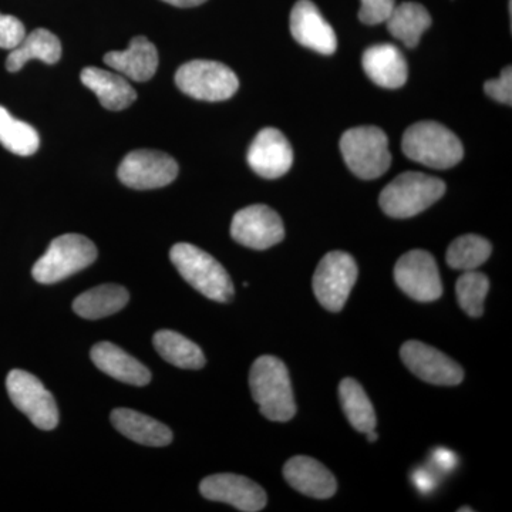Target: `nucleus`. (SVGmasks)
Instances as JSON below:
<instances>
[{
    "label": "nucleus",
    "instance_id": "nucleus-35",
    "mask_svg": "<svg viewBox=\"0 0 512 512\" xmlns=\"http://www.w3.org/2000/svg\"><path fill=\"white\" fill-rule=\"evenodd\" d=\"M414 485L421 491V493H429L431 488L434 487L433 477L430 476L429 471L419 470L413 474Z\"/></svg>",
    "mask_w": 512,
    "mask_h": 512
},
{
    "label": "nucleus",
    "instance_id": "nucleus-22",
    "mask_svg": "<svg viewBox=\"0 0 512 512\" xmlns=\"http://www.w3.org/2000/svg\"><path fill=\"white\" fill-rule=\"evenodd\" d=\"M111 423L123 436L143 446L165 447L173 441V433L165 424L134 410H114Z\"/></svg>",
    "mask_w": 512,
    "mask_h": 512
},
{
    "label": "nucleus",
    "instance_id": "nucleus-28",
    "mask_svg": "<svg viewBox=\"0 0 512 512\" xmlns=\"http://www.w3.org/2000/svg\"><path fill=\"white\" fill-rule=\"evenodd\" d=\"M0 144L16 156L28 157L39 150L40 138L35 128L0 106Z\"/></svg>",
    "mask_w": 512,
    "mask_h": 512
},
{
    "label": "nucleus",
    "instance_id": "nucleus-30",
    "mask_svg": "<svg viewBox=\"0 0 512 512\" xmlns=\"http://www.w3.org/2000/svg\"><path fill=\"white\" fill-rule=\"evenodd\" d=\"M490 291L487 276L474 271H466L458 278L456 285L458 305L471 318H480L484 312V301Z\"/></svg>",
    "mask_w": 512,
    "mask_h": 512
},
{
    "label": "nucleus",
    "instance_id": "nucleus-15",
    "mask_svg": "<svg viewBox=\"0 0 512 512\" xmlns=\"http://www.w3.org/2000/svg\"><path fill=\"white\" fill-rule=\"evenodd\" d=\"M247 158L249 167L256 174L274 180L291 170L293 151L281 131L266 127L252 141Z\"/></svg>",
    "mask_w": 512,
    "mask_h": 512
},
{
    "label": "nucleus",
    "instance_id": "nucleus-7",
    "mask_svg": "<svg viewBox=\"0 0 512 512\" xmlns=\"http://www.w3.org/2000/svg\"><path fill=\"white\" fill-rule=\"evenodd\" d=\"M175 84L192 99L224 101L237 93L239 80L225 64L212 60H192L175 74Z\"/></svg>",
    "mask_w": 512,
    "mask_h": 512
},
{
    "label": "nucleus",
    "instance_id": "nucleus-34",
    "mask_svg": "<svg viewBox=\"0 0 512 512\" xmlns=\"http://www.w3.org/2000/svg\"><path fill=\"white\" fill-rule=\"evenodd\" d=\"M434 463L437 464L440 470L451 471L457 464V457L453 451H448L446 448H437L434 451Z\"/></svg>",
    "mask_w": 512,
    "mask_h": 512
},
{
    "label": "nucleus",
    "instance_id": "nucleus-13",
    "mask_svg": "<svg viewBox=\"0 0 512 512\" xmlns=\"http://www.w3.org/2000/svg\"><path fill=\"white\" fill-rule=\"evenodd\" d=\"M404 365L424 382L437 386H457L463 382V367L426 343L409 340L400 349Z\"/></svg>",
    "mask_w": 512,
    "mask_h": 512
},
{
    "label": "nucleus",
    "instance_id": "nucleus-6",
    "mask_svg": "<svg viewBox=\"0 0 512 512\" xmlns=\"http://www.w3.org/2000/svg\"><path fill=\"white\" fill-rule=\"evenodd\" d=\"M96 259V245L89 238L66 234L53 239L46 254L33 266L32 275L39 284H56L83 271Z\"/></svg>",
    "mask_w": 512,
    "mask_h": 512
},
{
    "label": "nucleus",
    "instance_id": "nucleus-19",
    "mask_svg": "<svg viewBox=\"0 0 512 512\" xmlns=\"http://www.w3.org/2000/svg\"><path fill=\"white\" fill-rule=\"evenodd\" d=\"M362 64L367 76L384 89H399L407 82L409 69L399 47L389 43L369 47L363 53Z\"/></svg>",
    "mask_w": 512,
    "mask_h": 512
},
{
    "label": "nucleus",
    "instance_id": "nucleus-21",
    "mask_svg": "<svg viewBox=\"0 0 512 512\" xmlns=\"http://www.w3.org/2000/svg\"><path fill=\"white\" fill-rule=\"evenodd\" d=\"M92 360L101 372L119 382L133 386H146L150 383V370L113 343H97L92 349Z\"/></svg>",
    "mask_w": 512,
    "mask_h": 512
},
{
    "label": "nucleus",
    "instance_id": "nucleus-2",
    "mask_svg": "<svg viewBox=\"0 0 512 512\" xmlns=\"http://www.w3.org/2000/svg\"><path fill=\"white\" fill-rule=\"evenodd\" d=\"M403 153L410 160L447 170L463 160L464 148L460 138L436 121H420L407 128L402 140Z\"/></svg>",
    "mask_w": 512,
    "mask_h": 512
},
{
    "label": "nucleus",
    "instance_id": "nucleus-5",
    "mask_svg": "<svg viewBox=\"0 0 512 512\" xmlns=\"http://www.w3.org/2000/svg\"><path fill=\"white\" fill-rule=\"evenodd\" d=\"M340 151L350 171L363 180L379 178L392 164L389 138L379 127L350 128L340 138Z\"/></svg>",
    "mask_w": 512,
    "mask_h": 512
},
{
    "label": "nucleus",
    "instance_id": "nucleus-32",
    "mask_svg": "<svg viewBox=\"0 0 512 512\" xmlns=\"http://www.w3.org/2000/svg\"><path fill=\"white\" fill-rule=\"evenodd\" d=\"M25 37V26L18 18L0 13V49L13 50Z\"/></svg>",
    "mask_w": 512,
    "mask_h": 512
},
{
    "label": "nucleus",
    "instance_id": "nucleus-17",
    "mask_svg": "<svg viewBox=\"0 0 512 512\" xmlns=\"http://www.w3.org/2000/svg\"><path fill=\"white\" fill-rule=\"evenodd\" d=\"M284 477L296 491L318 500H326L338 490L335 476L311 457L298 456L286 461Z\"/></svg>",
    "mask_w": 512,
    "mask_h": 512
},
{
    "label": "nucleus",
    "instance_id": "nucleus-1",
    "mask_svg": "<svg viewBox=\"0 0 512 512\" xmlns=\"http://www.w3.org/2000/svg\"><path fill=\"white\" fill-rule=\"evenodd\" d=\"M252 397L262 416L271 421H289L296 414L295 397L288 369L281 359L261 356L249 373Z\"/></svg>",
    "mask_w": 512,
    "mask_h": 512
},
{
    "label": "nucleus",
    "instance_id": "nucleus-33",
    "mask_svg": "<svg viewBox=\"0 0 512 512\" xmlns=\"http://www.w3.org/2000/svg\"><path fill=\"white\" fill-rule=\"evenodd\" d=\"M484 92L498 101V103L508 104L512 103V69L511 66L505 67L501 76L498 79L488 80L484 84Z\"/></svg>",
    "mask_w": 512,
    "mask_h": 512
},
{
    "label": "nucleus",
    "instance_id": "nucleus-12",
    "mask_svg": "<svg viewBox=\"0 0 512 512\" xmlns=\"http://www.w3.org/2000/svg\"><path fill=\"white\" fill-rule=\"evenodd\" d=\"M231 235L244 247L264 251L285 238L281 217L266 205L242 208L232 218Z\"/></svg>",
    "mask_w": 512,
    "mask_h": 512
},
{
    "label": "nucleus",
    "instance_id": "nucleus-18",
    "mask_svg": "<svg viewBox=\"0 0 512 512\" xmlns=\"http://www.w3.org/2000/svg\"><path fill=\"white\" fill-rule=\"evenodd\" d=\"M104 63L121 76L143 83L157 72L158 52L147 37L137 36L131 40L130 47L124 52L107 53Z\"/></svg>",
    "mask_w": 512,
    "mask_h": 512
},
{
    "label": "nucleus",
    "instance_id": "nucleus-26",
    "mask_svg": "<svg viewBox=\"0 0 512 512\" xmlns=\"http://www.w3.org/2000/svg\"><path fill=\"white\" fill-rule=\"evenodd\" d=\"M153 342L158 355L171 365L180 369H201L205 366V356L200 346L180 333L160 330L154 335Z\"/></svg>",
    "mask_w": 512,
    "mask_h": 512
},
{
    "label": "nucleus",
    "instance_id": "nucleus-16",
    "mask_svg": "<svg viewBox=\"0 0 512 512\" xmlns=\"http://www.w3.org/2000/svg\"><path fill=\"white\" fill-rule=\"evenodd\" d=\"M291 33L296 42L322 55H333L338 47L335 30L311 0H299L293 6Z\"/></svg>",
    "mask_w": 512,
    "mask_h": 512
},
{
    "label": "nucleus",
    "instance_id": "nucleus-38",
    "mask_svg": "<svg viewBox=\"0 0 512 512\" xmlns=\"http://www.w3.org/2000/svg\"><path fill=\"white\" fill-rule=\"evenodd\" d=\"M460 512H464V511H474L473 508H460V510H458Z\"/></svg>",
    "mask_w": 512,
    "mask_h": 512
},
{
    "label": "nucleus",
    "instance_id": "nucleus-3",
    "mask_svg": "<svg viewBox=\"0 0 512 512\" xmlns=\"http://www.w3.org/2000/svg\"><path fill=\"white\" fill-rule=\"evenodd\" d=\"M171 262L185 281L202 295L215 302H228L234 296L231 276L224 266L195 245H174L170 251Z\"/></svg>",
    "mask_w": 512,
    "mask_h": 512
},
{
    "label": "nucleus",
    "instance_id": "nucleus-10",
    "mask_svg": "<svg viewBox=\"0 0 512 512\" xmlns=\"http://www.w3.org/2000/svg\"><path fill=\"white\" fill-rule=\"evenodd\" d=\"M396 284L417 302H433L443 293L439 266L427 251L414 249L397 261L394 268Z\"/></svg>",
    "mask_w": 512,
    "mask_h": 512
},
{
    "label": "nucleus",
    "instance_id": "nucleus-11",
    "mask_svg": "<svg viewBox=\"0 0 512 512\" xmlns=\"http://www.w3.org/2000/svg\"><path fill=\"white\" fill-rule=\"evenodd\" d=\"M178 164L161 151L136 150L127 154L119 167L121 183L134 190H156L173 183Z\"/></svg>",
    "mask_w": 512,
    "mask_h": 512
},
{
    "label": "nucleus",
    "instance_id": "nucleus-37",
    "mask_svg": "<svg viewBox=\"0 0 512 512\" xmlns=\"http://www.w3.org/2000/svg\"><path fill=\"white\" fill-rule=\"evenodd\" d=\"M367 434V440H369V443H375V441L377 440V433H376V430H372V431H369V433H366Z\"/></svg>",
    "mask_w": 512,
    "mask_h": 512
},
{
    "label": "nucleus",
    "instance_id": "nucleus-4",
    "mask_svg": "<svg viewBox=\"0 0 512 512\" xmlns=\"http://www.w3.org/2000/svg\"><path fill=\"white\" fill-rule=\"evenodd\" d=\"M446 192V183L431 175L416 173L400 174L380 192L379 204L384 214L392 218H412L426 211Z\"/></svg>",
    "mask_w": 512,
    "mask_h": 512
},
{
    "label": "nucleus",
    "instance_id": "nucleus-24",
    "mask_svg": "<svg viewBox=\"0 0 512 512\" xmlns=\"http://www.w3.org/2000/svg\"><path fill=\"white\" fill-rule=\"evenodd\" d=\"M130 295L120 285H101L77 296L73 309L84 319H101L117 313L127 305Z\"/></svg>",
    "mask_w": 512,
    "mask_h": 512
},
{
    "label": "nucleus",
    "instance_id": "nucleus-29",
    "mask_svg": "<svg viewBox=\"0 0 512 512\" xmlns=\"http://www.w3.org/2000/svg\"><path fill=\"white\" fill-rule=\"evenodd\" d=\"M491 247L487 239L480 235L468 234L454 239L447 249L446 261L458 271H474L490 258Z\"/></svg>",
    "mask_w": 512,
    "mask_h": 512
},
{
    "label": "nucleus",
    "instance_id": "nucleus-8",
    "mask_svg": "<svg viewBox=\"0 0 512 512\" xmlns=\"http://www.w3.org/2000/svg\"><path fill=\"white\" fill-rule=\"evenodd\" d=\"M357 274L359 271L352 255L333 251L323 256L312 281L320 305L330 312L342 311L356 284Z\"/></svg>",
    "mask_w": 512,
    "mask_h": 512
},
{
    "label": "nucleus",
    "instance_id": "nucleus-25",
    "mask_svg": "<svg viewBox=\"0 0 512 512\" xmlns=\"http://www.w3.org/2000/svg\"><path fill=\"white\" fill-rule=\"evenodd\" d=\"M387 29L410 49L419 45L421 35L431 26L429 10L416 2H404L387 19Z\"/></svg>",
    "mask_w": 512,
    "mask_h": 512
},
{
    "label": "nucleus",
    "instance_id": "nucleus-36",
    "mask_svg": "<svg viewBox=\"0 0 512 512\" xmlns=\"http://www.w3.org/2000/svg\"><path fill=\"white\" fill-rule=\"evenodd\" d=\"M165 3L177 6V8H194V6H200L207 0H163Z\"/></svg>",
    "mask_w": 512,
    "mask_h": 512
},
{
    "label": "nucleus",
    "instance_id": "nucleus-20",
    "mask_svg": "<svg viewBox=\"0 0 512 512\" xmlns=\"http://www.w3.org/2000/svg\"><path fill=\"white\" fill-rule=\"evenodd\" d=\"M80 79L87 89L96 94L104 109L124 110L137 99L136 90L121 74L107 72L99 67H86Z\"/></svg>",
    "mask_w": 512,
    "mask_h": 512
},
{
    "label": "nucleus",
    "instance_id": "nucleus-14",
    "mask_svg": "<svg viewBox=\"0 0 512 512\" xmlns=\"http://www.w3.org/2000/svg\"><path fill=\"white\" fill-rule=\"evenodd\" d=\"M200 491L207 500L229 504L244 512L264 510L268 501L261 485L237 474H215L204 478Z\"/></svg>",
    "mask_w": 512,
    "mask_h": 512
},
{
    "label": "nucleus",
    "instance_id": "nucleus-27",
    "mask_svg": "<svg viewBox=\"0 0 512 512\" xmlns=\"http://www.w3.org/2000/svg\"><path fill=\"white\" fill-rule=\"evenodd\" d=\"M339 397L349 423L360 433L376 430V412L369 397L355 379H343L339 384Z\"/></svg>",
    "mask_w": 512,
    "mask_h": 512
},
{
    "label": "nucleus",
    "instance_id": "nucleus-9",
    "mask_svg": "<svg viewBox=\"0 0 512 512\" xmlns=\"http://www.w3.org/2000/svg\"><path fill=\"white\" fill-rule=\"evenodd\" d=\"M6 389L12 403L28 416L37 429H56L59 409L55 397L36 376L25 370H12L6 379Z\"/></svg>",
    "mask_w": 512,
    "mask_h": 512
},
{
    "label": "nucleus",
    "instance_id": "nucleus-23",
    "mask_svg": "<svg viewBox=\"0 0 512 512\" xmlns=\"http://www.w3.org/2000/svg\"><path fill=\"white\" fill-rule=\"evenodd\" d=\"M62 57V43L56 35L47 29L33 30L15 49L10 50L6 69L19 72L30 60H42L43 63L55 64Z\"/></svg>",
    "mask_w": 512,
    "mask_h": 512
},
{
    "label": "nucleus",
    "instance_id": "nucleus-31",
    "mask_svg": "<svg viewBox=\"0 0 512 512\" xmlns=\"http://www.w3.org/2000/svg\"><path fill=\"white\" fill-rule=\"evenodd\" d=\"M396 8V0H362L359 19L366 25L386 23Z\"/></svg>",
    "mask_w": 512,
    "mask_h": 512
}]
</instances>
